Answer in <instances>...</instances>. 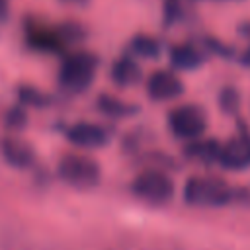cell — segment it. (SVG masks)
I'll use <instances>...</instances> for the list:
<instances>
[{"label": "cell", "instance_id": "obj_1", "mask_svg": "<svg viewBox=\"0 0 250 250\" xmlns=\"http://www.w3.org/2000/svg\"><path fill=\"white\" fill-rule=\"evenodd\" d=\"M182 199L191 207H225L232 203L248 205L250 189L227 184L217 176H189L182 188Z\"/></svg>", "mask_w": 250, "mask_h": 250}, {"label": "cell", "instance_id": "obj_2", "mask_svg": "<svg viewBox=\"0 0 250 250\" xmlns=\"http://www.w3.org/2000/svg\"><path fill=\"white\" fill-rule=\"evenodd\" d=\"M98 66H100V59L92 51L80 49V51L64 53L59 64L57 82L68 94H84L94 84Z\"/></svg>", "mask_w": 250, "mask_h": 250}, {"label": "cell", "instance_id": "obj_3", "mask_svg": "<svg viewBox=\"0 0 250 250\" xmlns=\"http://www.w3.org/2000/svg\"><path fill=\"white\" fill-rule=\"evenodd\" d=\"M57 178L70 188L88 189L100 184L102 166L96 158L84 152H66L57 162Z\"/></svg>", "mask_w": 250, "mask_h": 250}, {"label": "cell", "instance_id": "obj_4", "mask_svg": "<svg viewBox=\"0 0 250 250\" xmlns=\"http://www.w3.org/2000/svg\"><path fill=\"white\" fill-rule=\"evenodd\" d=\"M131 193L148 203V205H164L168 201L174 199L176 195V184L170 178L168 172L160 170V168H146L143 172H139L129 186Z\"/></svg>", "mask_w": 250, "mask_h": 250}, {"label": "cell", "instance_id": "obj_5", "mask_svg": "<svg viewBox=\"0 0 250 250\" xmlns=\"http://www.w3.org/2000/svg\"><path fill=\"white\" fill-rule=\"evenodd\" d=\"M168 131L178 141H193L205 135L207 131V113L197 104H180L172 107L166 115Z\"/></svg>", "mask_w": 250, "mask_h": 250}, {"label": "cell", "instance_id": "obj_6", "mask_svg": "<svg viewBox=\"0 0 250 250\" xmlns=\"http://www.w3.org/2000/svg\"><path fill=\"white\" fill-rule=\"evenodd\" d=\"M23 39L31 51L41 55H64L68 49L59 25H47L37 20H25Z\"/></svg>", "mask_w": 250, "mask_h": 250}, {"label": "cell", "instance_id": "obj_7", "mask_svg": "<svg viewBox=\"0 0 250 250\" xmlns=\"http://www.w3.org/2000/svg\"><path fill=\"white\" fill-rule=\"evenodd\" d=\"M217 164L229 172H242L250 168V129L244 121H238L236 133L227 139V143H221Z\"/></svg>", "mask_w": 250, "mask_h": 250}, {"label": "cell", "instance_id": "obj_8", "mask_svg": "<svg viewBox=\"0 0 250 250\" xmlns=\"http://www.w3.org/2000/svg\"><path fill=\"white\" fill-rule=\"evenodd\" d=\"M184 90V82L174 68H156L145 80V92L156 104L178 100Z\"/></svg>", "mask_w": 250, "mask_h": 250}, {"label": "cell", "instance_id": "obj_9", "mask_svg": "<svg viewBox=\"0 0 250 250\" xmlns=\"http://www.w3.org/2000/svg\"><path fill=\"white\" fill-rule=\"evenodd\" d=\"M64 137L76 148L94 150L109 143V129L96 121H76L64 129Z\"/></svg>", "mask_w": 250, "mask_h": 250}, {"label": "cell", "instance_id": "obj_10", "mask_svg": "<svg viewBox=\"0 0 250 250\" xmlns=\"http://www.w3.org/2000/svg\"><path fill=\"white\" fill-rule=\"evenodd\" d=\"M0 154L2 160L16 170H29L37 158L33 146L16 135H4L0 139Z\"/></svg>", "mask_w": 250, "mask_h": 250}, {"label": "cell", "instance_id": "obj_11", "mask_svg": "<svg viewBox=\"0 0 250 250\" xmlns=\"http://www.w3.org/2000/svg\"><path fill=\"white\" fill-rule=\"evenodd\" d=\"M109 78L117 88H133L143 80V68L139 59L129 53L117 57L109 66Z\"/></svg>", "mask_w": 250, "mask_h": 250}, {"label": "cell", "instance_id": "obj_12", "mask_svg": "<svg viewBox=\"0 0 250 250\" xmlns=\"http://www.w3.org/2000/svg\"><path fill=\"white\" fill-rule=\"evenodd\" d=\"M184 156L188 160L199 162L203 166H213L219 162V152H221V143L213 137H199L193 141H188L184 145Z\"/></svg>", "mask_w": 250, "mask_h": 250}, {"label": "cell", "instance_id": "obj_13", "mask_svg": "<svg viewBox=\"0 0 250 250\" xmlns=\"http://www.w3.org/2000/svg\"><path fill=\"white\" fill-rule=\"evenodd\" d=\"M207 55L191 43H176L168 49V61L174 70H195L205 62Z\"/></svg>", "mask_w": 250, "mask_h": 250}, {"label": "cell", "instance_id": "obj_14", "mask_svg": "<svg viewBox=\"0 0 250 250\" xmlns=\"http://www.w3.org/2000/svg\"><path fill=\"white\" fill-rule=\"evenodd\" d=\"M96 109L104 117H109V119H129L141 111V107L137 104L121 100V98H117L113 94H105V92L96 98Z\"/></svg>", "mask_w": 250, "mask_h": 250}, {"label": "cell", "instance_id": "obj_15", "mask_svg": "<svg viewBox=\"0 0 250 250\" xmlns=\"http://www.w3.org/2000/svg\"><path fill=\"white\" fill-rule=\"evenodd\" d=\"M162 43L158 37L148 33H135L129 41L127 53L141 61H156L162 57Z\"/></svg>", "mask_w": 250, "mask_h": 250}, {"label": "cell", "instance_id": "obj_16", "mask_svg": "<svg viewBox=\"0 0 250 250\" xmlns=\"http://www.w3.org/2000/svg\"><path fill=\"white\" fill-rule=\"evenodd\" d=\"M16 98H18V104L31 109H45L51 105V96L39 90L37 86H29V84H21L16 90Z\"/></svg>", "mask_w": 250, "mask_h": 250}, {"label": "cell", "instance_id": "obj_17", "mask_svg": "<svg viewBox=\"0 0 250 250\" xmlns=\"http://www.w3.org/2000/svg\"><path fill=\"white\" fill-rule=\"evenodd\" d=\"M217 105L225 115H238L242 105V96L236 86H223L217 96Z\"/></svg>", "mask_w": 250, "mask_h": 250}, {"label": "cell", "instance_id": "obj_18", "mask_svg": "<svg viewBox=\"0 0 250 250\" xmlns=\"http://www.w3.org/2000/svg\"><path fill=\"white\" fill-rule=\"evenodd\" d=\"M29 117H27V107L21 105V104H14L10 105L6 111H4V117H2V123H4V129L10 131V133H18L21 131L25 125H27Z\"/></svg>", "mask_w": 250, "mask_h": 250}, {"label": "cell", "instance_id": "obj_19", "mask_svg": "<svg viewBox=\"0 0 250 250\" xmlns=\"http://www.w3.org/2000/svg\"><path fill=\"white\" fill-rule=\"evenodd\" d=\"M203 47H205V51L209 55L219 57V59H225V61H230V59L236 57L234 47L229 45V43H225V41H221V39H217V37H205L203 39Z\"/></svg>", "mask_w": 250, "mask_h": 250}, {"label": "cell", "instance_id": "obj_20", "mask_svg": "<svg viewBox=\"0 0 250 250\" xmlns=\"http://www.w3.org/2000/svg\"><path fill=\"white\" fill-rule=\"evenodd\" d=\"M61 27V33L64 37V41L70 45H76V43H82L86 39V27L82 23H76V21H64Z\"/></svg>", "mask_w": 250, "mask_h": 250}, {"label": "cell", "instance_id": "obj_21", "mask_svg": "<svg viewBox=\"0 0 250 250\" xmlns=\"http://www.w3.org/2000/svg\"><path fill=\"white\" fill-rule=\"evenodd\" d=\"M182 4L180 0H164V23L170 27V25H176L180 20H182Z\"/></svg>", "mask_w": 250, "mask_h": 250}, {"label": "cell", "instance_id": "obj_22", "mask_svg": "<svg viewBox=\"0 0 250 250\" xmlns=\"http://www.w3.org/2000/svg\"><path fill=\"white\" fill-rule=\"evenodd\" d=\"M238 62L242 64V66H246V68H250V41H248V45L238 53Z\"/></svg>", "mask_w": 250, "mask_h": 250}, {"label": "cell", "instance_id": "obj_23", "mask_svg": "<svg viewBox=\"0 0 250 250\" xmlns=\"http://www.w3.org/2000/svg\"><path fill=\"white\" fill-rule=\"evenodd\" d=\"M8 14H10V6H8V0H0V25L6 23L8 20Z\"/></svg>", "mask_w": 250, "mask_h": 250}, {"label": "cell", "instance_id": "obj_24", "mask_svg": "<svg viewBox=\"0 0 250 250\" xmlns=\"http://www.w3.org/2000/svg\"><path fill=\"white\" fill-rule=\"evenodd\" d=\"M238 35H242L244 39H248V41H250V20H246V21H240V23H238Z\"/></svg>", "mask_w": 250, "mask_h": 250}, {"label": "cell", "instance_id": "obj_25", "mask_svg": "<svg viewBox=\"0 0 250 250\" xmlns=\"http://www.w3.org/2000/svg\"><path fill=\"white\" fill-rule=\"evenodd\" d=\"M59 2H62V4H70V6H84V4H88L90 0H59Z\"/></svg>", "mask_w": 250, "mask_h": 250}, {"label": "cell", "instance_id": "obj_26", "mask_svg": "<svg viewBox=\"0 0 250 250\" xmlns=\"http://www.w3.org/2000/svg\"><path fill=\"white\" fill-rule=\"evenodd\" d=\"M229 2H234V0H229Z\"/></svg>", "mask_w": 250, "mask_h": 250}]
</instances>
